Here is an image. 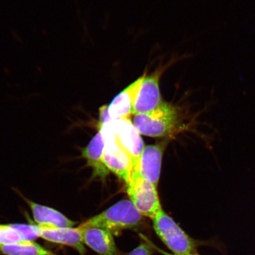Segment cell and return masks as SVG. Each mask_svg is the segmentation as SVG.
<instances>
[{
	"label": "cell",
	"mask_w": 255,
	"mask_h": 255,
	"mask_svg": "<svg viewBox=\"0 0 255 255\" xmlns=\"http://www.w3.org/2000/svg\"><path fill=\"white\" fill-rule=\"evenodd\" d=\"M152 221L155 234L174 255L197 253V249L202 246L220 247L216 241H200L191 238L162 208Z\"/></svg>",
	"instance_id": "6da1fadb"
},
{
	"label": "cell",
	"mask_w": 255,
	"mask_h": 255,
	"mask_svg": "<svg viewBox=\"0 0 255 255\" xmlns=\"http://www.w3.org/2000/svg\"><path fill=\"white\" fill-rule=\"evenodd\" d=\"M133 125L140 134L151 137L166 136L180 125V109L164 102L157 109L145 114L134 115Z\"/></svg>",
	"instance_id": "7a4b0ae2"
},
{
	"label": "cell",
	"mask_w": 255,
	"mask_h": 255,
	"mask_svg": "<svg viewBox=\"0 0 255 255\" xmlns=\"http://www.w3.org/2000/svg\"><path fill=\"white\" fill-rule=\"evenodd\" d=\"M143 217L130 200H121L105 211L80 225L81 228L98 227L112 233L136 229L142 225Z\"/></svg>",
	"instance_id": "3957f363"
},
{
	"label": "cell",
	"mask_w": 255,
	"mask_h": 255,
	"mask_svg": "<svg viewBox=\"0 0 255 255\" xmlns=\"http://www.w3.org/2000/svg\"><path fill=\"white\" fill-rule=\"evenodd\" d=\"M113 120L101 127L105 141L104 160L108 170L113 171L127 184L133 172L132 162L117 138Z\"/></svg>",
	"instance_id": "277c9868"
},
{
	"label": "cell",
	"mask_w": 255,
	"mask_h": 255,
	"mask_svg": "<svg viewBox=\"0 0 255 255\" xmlns=\"http://www.w3.org/2000/svg\"><path fill=\"white\" fill-rule=\"evenodd\" d=\"M127 193L130 202L143 217L151 219L162 207L157 187L143 179L138 173H133L127 184Z\"/></svg>",
	"instance_id": "5b68a950"
},
{
	"label": "cell",
	"mask_w": 255,
	"mask_h": 255,
	"mask_svg": "<svg viewBox=\"0 0 255 255\" xmlns=\"http://www.w3.org/2000/svg\"><path fill=\"white\" fill-rule=\"evenodd\" d=\"M166 68V66H159L151 75L145 76L137 95L133 115L150 113L164 103L159 89V81Z\"/></svg>",
	"instance_id": "8992f818"
},
{
	"label": "cell",
	"mask_w": 255,
	"mask_h": 255,
	"mask_svg": "<svg viewBox=\"0 0 255 255\" xmlns=\"http://www.w3.org/2000/svg\"><path fill=\"white\" fill-rule=\"evenodd\" d=\"M113 124L118 139L131 158L133 172L138 173L141 155L144 143L130 119L113 120Z\"/></svg>",
	"instance_id": "52a82bcc"
},
{
	"label": "cell",
	"mask_w": 255,
	"mask_h": 255,
	"mask_svg": "<svg viewBox=\"0 0 255 255\" xmlns=\"http://www.w3.org/2000/svg\"><path fill=\"white\" fill-rule=\"evenodd\" d=\"M31 210L34 224L44 228H73L76 222L63 214L61 212L49 206L37 203L27 198L20 191L14 189Z\"/></svg>",
	"instance_id": "ba28073f"
},
{
	"label": "cell",
	"mask_w": 255,
	"mask_h": 255,
	"mask_svg": "<svg viewBox=\"0 0 255 255\" xmlns=\"http://www.w3.org/2000/svg\"><path fill=\"white\" fill-rule=\"evenodd\" d=\"M147 73L145 72L135 82L117 95L108 105V113L113 120L129 119L133 113V108L139 89Z\"/></svg>",
	"instance_id": "9c48e42d"
},
{
	"label": "cell",
	"mask_w": 255,
	"mask_h": 255,
	"mask_svg": "<svg viewBox=\"0 0 255 255\" xmlns=\"http://www.w3.org/2000/svg\"><path fill=\"white\" fill-rule=\"evenodd\" d=\"M37 226L38 238L51 243L72 248L81 255H86L81 231L79 227L44 228Z\"/></svg>",
	"instance_id": "30bf717a"
},
{
	"label": "cell",
	"mask_w": 255,
	"mask_h": 255,
	"mask_svg": "<svg viewBox=\"0 0 255 255\" xmlns=\"http://www.w3.org/2000/svg\"><path fill=\"white\" fill-rule=\"evenodd\" d=\"M84 245L100 255H119L113 233L107 229L98 227L81 228Z\"/></svg>",
	"instance_id": "8fae6325"
},
{
	"label": "cell",
	"mask_w": 255,
	"mask_h": 255,
	"mask_svg": "<svg viewBox=\"0 0 255 255\" xmlns=\"http://www.w3.org/2000/svg\"><path fill=\"white\" fill-rule=\"evenodd\" d=\"M164 145H149L143 148L140 158L139 173L146 181L157 187L160 177Z\"/></svg>",
	"instance_id": "7c38bea8"
},
{
	"label": "cell",
	"mask_w": 255,
	"mask_h": 255,
	"mask_svg": "<svg viewBox=\"0 0 255 255\" xmlns=\"http://www.w3.org/2000/svg\"><path fill=\"white\" fill-rule=\"evenodd\" d=\"M104 148L105 141L100 130L82 152V157L87 161L88 166L93 169L94 176L103 180L109 174V170L104 160Z\"/></svg>",
	"instance_id": "4fadbf2b"
},
{
	"label": "cell",
	"mask_w": 255,
	"mask_h": 255,
	"mask_svg": "<svg viewBox=\"0 0 255 255\" xmlns=\"http://www.w3.org/2000/svg\"><path fill=\"white\" fill-rule=\"evenodd\" d=\"M37 238L36 228L34 224L0 225V245L34 241Z\"/></svg>",
	"instance_id": "5bb4252c"
},
{
	"label": "cell",
	"mask_w": 255,
	"mask_h": 255,
	"mask_svg": "<svg viewBox=\"0 0 255 255\" xmlns=\"http://www.w3.org/2000/svg\"><path fill=\"white\" fill-rule=\"evenodd\" d=\"M0 254L3 255H57L33 241L0 245Z\"/></svg>",
	"instance_id": "9a60e30c"
},
{
	"label": "cell",
	"mask_w": 255,
	"mask_h": 255,
	"mask_svg": "<svg viewBox=\"0 0 255 255\" xmlns=\"http://www.w3.org/2000/svg\"><path fill=\"white\" fill-rule=\"evenodd\" d=\"M139 235L142 242L128 255H152L155 250L150 244V240L142 234Z\"/></svg>",
	"instance_id": "2e32d148"
},
{
	"label": "cell",
	"mask_w": 255,
	"mask_h": 255,
	"mask_svg": "<svg viewBox=\"0 0 255 255\" xmlns=\"http://www.w3.org/2000/svg\"><path fill=\"white\" fill-rule=\"evenodd\" d=\"M100 113L101 126H103V124L113 120V119H111L109 113H108V105H105V106L100 108Z\"/></svg>",
	"instance_id": "e0dca14e"
},
{
	"label": "cell",
	"mask_w": 255,
	"mask_h": 255,
	"mask_svg": "<svg viewBox=\"0 0 255 255\" xmlns=\"http://www.w3.org/2000/svg\"><path fill=\"white\" fill-rule=\"evenodd\" d=\"M150 244L152 245V247L154 249L155 251H157L158 252L159 254H161L162 255H174L173 254H170L167 253V252H165L162 250H161L160 248H159L158 247L156 246V245L154 244H153L152 242L150 241ZM200 255L197 253L195 254H187V255Z\"/></svg>",
	"instance_id": "ac0fdd59"
}]
</instances>
